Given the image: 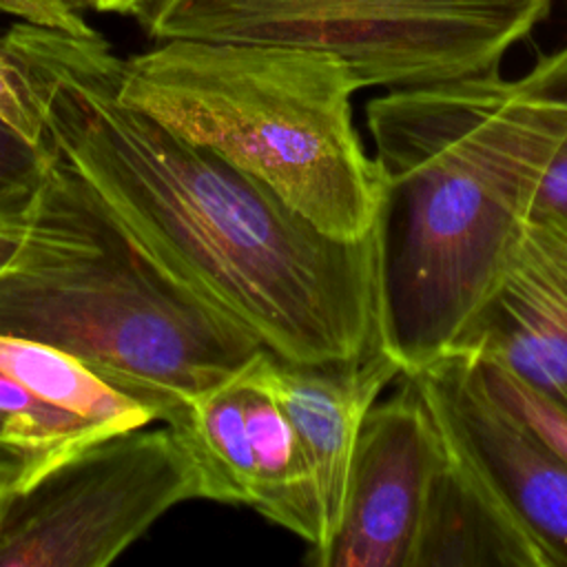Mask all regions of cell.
I'll return each instance as SVG.
<instances>
[{
  "label": "cell",
  "mask_w": 567,
  "mask_h": 567,
  "mask_svg": "<svg viewBox=\"0 0 567 567\" xmlns=\"http://www.w3.org/2000/svg\"><path fill=\"white\" fill-rule=\"evenodd\" d=\"M0 334L66 350L171 427L264 348L164 275L51 148L0 270Z\"/></svg>",
  "instance_id": "cell-3"
},
{
  "label": "cell",
  "mask_w": 567,
  "mask_h": 567,
  "mask_svg": "<svg viewBox=\"0 0 567 567\" xmlns=\"http://www.w3.org/2000/svg\"><path fill=\"white\" fill-rule=\"evenodd\" d=\"M33 190L0 197V270L9 264L22 239Z\"/></svg>",
  "instance_id": "cell-19"
},
{
  "label": "cell",
  "mask_w": 567,
  "mask_h": 567,
  "mask_svg": "<svg viewBox=\"0 0 567 567\" xmlns=\"http://www.w3.org/2000/svg\"><path fill=\"white\" fill-rule=\"evenodd\" d=\"M405 377L554 565L567 567V458L487 390L472 350L445 352Z\"/></svg>",
  "instance_id": "cell-8"
},
{
  "label": "cell",
  "mask_w": 567,
  "mask_h": 567,
  "mask_svg": "<svg viewBox=\"0 0 567 567\" xmlns=\"http://www.w3.org/2000/svg\"><path fill=\"white\" fill-rule=\"evenodd\" d=\"M0 120L13 126L31 144H44L40 113L31 100L24 75L9 55L0 35Z\"/></svg>",
  "instance_id": "cell-16"
},
{
  "label": "cell",
  "mask_w": 567,
  "mask_h": 567,
  "mask_svg": "<svg viewBox=\"0 0 567 567\" xmlns=\"http://www.w3.org/2000/svg\"><path fill=\"white\" fill-rule=\"evenodd\" d=\"M549 0H162V40L255 42L334 55L359 89H410L501 71Z\"/></svg>",
  "instance_id": "cell-5"
},
{
  "label": "cell",
  "mask_w": 567,
  "mask_h": 567,
  "mask_svg": "<svg viewBox=\"0 0 567 567\" xmlns=\"http://www.w3.org/2000/svg\"><path fill=\"white\" fill-rule=\"evenodd\" d=\"M0 501H2V492H0Z\"/></svg>",
  "instance_id": "cell-22"
},
{
  "label": "cell",
  "mask_w": 567,
  "mask_h": 567,
  "mask_svg": "<svg viewBox=\"0 0 567 567\" xmlns=\"http://www.w3.org/2000/svg\"><path fill=\"white\" fill-rule=\"evenodd\" d=\"M259 365L310 465L328 543L339 518L361 421L383 388L403 370L388 350H374L352 361L292 363L264 348Z\"/></svg>",
  "instance_id": "cell-10"
},
{
  "label": "cell",
  "mask_w": 567,
  "mask_h": 567,
  "mask_svg": "<svg viewBox=\"0 0 567 567\" xmlns=\"http://www.w3.org/2000/svg\"><path fill=\"white\" fill-rule=\"evenodd\" d=\"M111 434L97 423L44 403L0 370V492L35 481L84 443Z\"/></svg>",
  "instance_id": "cell-13"
},
{
  "label": "cell",
  "mask_w": 567,
  "mask_h": 567,
  "mask_svg": "<svg viewBox=\"0 0 567 567\" xmlns=\"http://www.w3.org/2000/svg\"><path fill=\"white\" fill-rule=\"evenodd\" d=\"M529 217H554L567 221V131L538 182Z\"/></svg>",
  "instance_id": "cell-18"
},
{
  "label": "cell",
  "mask_w": 567,
  "mask_h": 567,
  "mask_svg": "<svg viewBox=\"0 0 567 567\" xmlns=\"http://www.w3.org/2000/svg\"><path fill=\"white\" fill-rule=\"evenodd\" d=\"M458 350L507 368L567 412V221L529 217Z\"/></svg>",
  "instance_id": "cell-9"
},
{
  "label": "cell",
  "mask_w": 567,
  "mask_h": 567,
  "mask_svg": "<svg viewBox=\"0 0 567 567\" xmlns=\"http://www.w3.org/2000/svg\"><path fill=\"white\" fill-rule=\"evenodd\" d=\"M359 91L330 53L162 40L122 60L120 97L277 193L326 235L357 241L385 217V182L352 120Z\"/></svg>",
  "instance_id": "cell-4"
},
{
  "label": "cell",
  "mask_w": 567,
  "mask_h": 567,
  "mask_svg": "<svg viewBox=\"0 0 567 567\" xmlns=\"http://www.w3.org/2000/svg\"><path fill=\"white\" fill-rule=\"evenodd\" d=\"M434 423L443 452L432 476L414 567H556L467 447L436 419Z\"/></svg>",
  "instance_id": "cell-11"
},
{
  "label": "cell",
  "mask_w": 567,
  "mask_h": 567,
  "mask_svg": "<svg viewBox=\"0 0 567 567\" xmlns=\"http://www.w3.org/2000/svg\"><path fill=\"white\" fill-rule=\"evenodd\" d=\"M2 40L47 146L177 286L292 363L388 350L385 217L357 241L326 235L255 177L126 104L124 58L95 29L16 20Z\"/></svg>",
  "instance_id": "cell-1"
},
{
  "label": "cell",
  "mask_w": 567,
  "mask_h": 567,
  "mask_svg": "<svg viewBox=\"0 0 567 567\" xmlns=\"http://www.w3.org/2000/svg\"><path fill=\"white\" fill-rule=\"evenodd\" d=\"M385 182L388 350L403 374L458 350L567 131V44L501 71L392 89L365 111Z\"/></svg>",
  "instance_id": "cell-2"
},
{
  "label": "cell",
  "mask_w": 567,
  "mask_h": 567,
  "mask_svg": "<svg viewBox=\"0 0 567 567\" xmlns=\"http://www.w3.org/2000/svg\"><path fill=\"white\" fill-rule=\"evenodd\" d=\"M148 425L97 436L2 494L0 567H104L171 507L202 498L184 439Z\"/></svg>",
  "instance_id": "cell-6"
},
{
  "label": "cell",
  "mask_w": 567,
  "mask_h": 567,
  "mask_svg": "<svg viewBox=\"0 0 567 567\" xmlns=\"http://www.w3.org/2000/svg\"><path fill=\"white\" fill-rule=\"evenodd\" d=\"M0 13L18 22L51 27L66 33H91L82 11L66 0H0Z\"/></svg>",
  "instance_id": "cell-17"
},
{
  "label": "cell",
  "mask_w": 567,
  "mask_h": 567,
  "mask_svg": "<svg viewBox=\"0 0 567 567\" xmlns=\"http://www.w3.org/2000/svg\"><path fill=\"white\" fill-rule=\"evenodd\" d=\"M478 361L481 377L487 390L523 423H527L534 432H538L554 450H558L567 458V412L545 399L540 392L523 383L507 368L492 359H483L474 354Z\"/></svg>",
  "instance_id": "cell-14"
},
{
  "label": "cell",
  "mask_w": 567,
  "mask_h": 567,
  "mask_svg": "<svg viewBox=\"0 0 567 567\" xmlns=\"http://www.w3.org/2000/svg\"><path fill=\"white\" fill-rule=\"evenodd\" d=\"M47 162V144H31L0 120V197L33 190L42 179Z\"/></svg>",
  "instance_id": "cell-15"
},
{
  "label": "cell",
  "mask_w": 567,
  "mask_h": 567,
  "mask_svg": "<svg viewBox=\"0 0 567 567\" xmlns=\"http://www.w3.org/2000/svg\"><path fill=\"white\" fill-rule=\"evenodd\" d=\"M441 432L412 381L377 401L352 450L330 540L308 556L315 567H414Z\"/></svg>",
  "instance_id": "cell-7"
},
{
  "label": "cell",
  "mask_w": 567,
  "mask_h": 567,
  "mask_svg": "<svg viewBox=\"0 0 567 567\" xmlns=\"http://www.w3.org/2000/svg\"><path fill=\"white\" fill-rule=\"evenodd\" d=\"M0 370L44 403L109 432L155 421L151 410L109 385L78 357L42 341L0 334Z\"/></svg>",
  "instance_id": "cell-12"
},
{
  "label": "cell",
  "mask_w": 567,
  "mask_h": 567,
  "mask_svg": "<svg viewBox=\"0 0 567 567\" xmlns=\"http://www.w3.org/2000/svg\"><path fill=\"white\" fill-rule=\"evenodd\" d=\"M162 0H84L86 9L133 18L140 27L155 13Z\"/></svg>",
  "instance_id": "cell-20"
},
{
  "label": "cell",
  "mask_w": 567,
  "mask_h": 567,
  "mask_svg": "<svg viewBox=\"0 0 567 567\" xmlns=\"http://www.w3.org/2000/svg\"><path fill=\"white\" fill-rule=\"evenodd\" d=\"M66 2H71V4H73L75 9H80V11L86 9V7H84V0H66Z\"/></svg>",
  "instance_id": "cell-21"
}]
</instances>
